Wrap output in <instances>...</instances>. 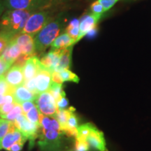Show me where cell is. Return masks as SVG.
<instances>
[{"label":"cell","mask_w":151,"mask_h":151,"mask_svg":"<svg viewBox=\"0 0 151 151\" xmlns=\"http://www.w3.org/2000/svg\"><path fill=\"white\" fill-rule=\"evenodd\" d=\"M63 134H65L55 117L41 113L38 144L41 150H49L59 146Z\"/></svg>","instance_id":"obj_1"},{"label":"cell","mask_w":151,"mask_h":151,"mask_svg":"<svg viewBox=\"0 0 151 151\" xmlns=\"http://www.w3.org/2000/svg\"><path fill=\"white\" fill-rule=\"evenodd\" d=\"M35 11L7 9L0 19V35L14 39L22 32L30 15Z\"/></svg>","instance_id":"obj_2"},{"label":"cell","mask_w":151,"mask_h":151,"mask_svg":"<svg viewBox=\"0 0 151 151\" xmlns=\"http://www.w3.org/2000/svg\"><path fill=\"white\" fill-rule=\"evenodd\" d=\"M62 29V20L60 18L52 20L35 37L36 52H43L51 46Z\"/></svg>","instance_id":"obj_3"},{"label":"cell","mask_w":151,"mask_h":151,"mask_svg":"<svg viewBox=\"0 0 151 151\" xmlns=\"http://www.w3.org/2000/svg\"><path fill=\"white\" fill-rule=\"evenodd\" d=\"M52 20L47 10L37 11L30 15L20 34H28L35 37L49 22Z\"/></svg>","instance_id":"obj_4"},{"label":"cell","mask_w":151,"mask_h":151,"mask_svg":"<svg viewBox=\"0 0 151 151\" xmlns=\"http://www.w3.org/2000/svg\"><path fill=\"white\" fill-rule=\"evenodd\" d=\"M5 8L10 10L37 11L47 10L53 4L47 0H4Z\"/></svg>","instance_id":"obj_5"},{"label":"cell","mask_w":151,"mask_h":151,"mask_svg":"<svg viewBox=\"0 0 151 151\" xmlns=\"http://www.w3.org/2000/svg\"><path fill=\"white\" fill-rule=\"evenodd\" d=\"M15 126L22 132V134L29 141L30 146L32 147L34 142L39 136L40 125L34 124L27 120L25 115L22 113L14 121Z\"/></svg>","instance_id":"obj_6"},{"label":"cell","mask_w":151,"mask_h":151,"mask_svg":"<svg viewBox=\"0 0 151 151\" xmlns=\"http://www.w3.org/2000/svg\"><path fill=\"white\" fill-rule=\"evenodd\" d=\"M35 103L39 112L44 116H55L58 111L56 101L49 92L38 94Z\"/></svg>","instance_id":"obj_7"},{"label":"cell","mask_w":151,"mask_h":151,"mask_svg":"<svg viewBox=\"0 0 151 151\" xmlns=\"http://www.w3.org/2000/svg\"><path fill=\"white\" fill-rule=\"evenodd\" d=\"M52 71L50 69L45 67L44 65L41 68L35 77L36 87H37V93L39 94L44 92H48L50 89L52 83Z\"/></svg>","instance_id":"obj_8"},{"label":"cell","mask_w":151,"mask_h":151,"mask_svg":"<svg viewBox=\"0 0 151 151\" xmlns=\"http://www.w3.org/2000/svg\"><path fill=\"white\" fill-rule=\"evenodd\" d=\"M4 76L8 84L13 88L23 86L25 81L22 71V67L18 66L13 65Z\"/></svg>","instance_id":"obj_9"},{"label":"cell","mask_w":151,"mask_h":151,"mask_svg":"<svg viewBox=\"0 0 151 151\" xmlns=\"http://www.w3.org/2000/svg\"><path fill=\"white\" fill-rule=\"evenodd\" d=\"M27 140V138L22 134V132L15 126L14 123L8 133L4 137L1 141V148L7 150L14 143L18 142L25 143Z\"/></svg>","instance_id":"obj_10"},{"label":"cell","mask_w":151,"mask_h":151,"mask_svg":"<svg viewBox=\"0 0 151 151\" xmlns=\"http://www.w3.org/2000/svg\"><path fill=\"white\" fill-rule=\"evenodd\" d=\"M101 16H96L92 13L84 15L80 20V34L78 38L79 41L83 37L86 36L90 30L97 27V22H99Z\"/></svg>","instance_id":"obj_11"},{"label":"cell","mask_w":151,"mask_h":151,"mask_svg":"<svg viewBox=\"0 0 151 151\" xmlns=\"http://www.w3.org/2000/svg\"><path fill=\"white\" fill-rule=\"evenodd\" d=\"M43 66L42 63L37 56L30 58L22 67L24 80L28 81L35 78Z\"/></svg>","instance_id":"obj_12"},{"label":"cell","mask_w":151,"mask_h":151,"mask_svg":"<svg viewBox=\"0 0 151 151\" xmlns=\"http://www.w3.org/2000/svg\"><path fill=\"white\" fill-rule=\"evenodd\" d=\"M86 141L90 147L99 151H107L106 141L102 132L94 127L86 138Z\"/></svg>","instance_id":"obj_13"},{"label":"cell","mask_w":151,"mask_h":151,"mask_svg":"<svg viewBox=\"0 0 151 151\" xmlns=\"http://www.w3.org/2000/svg\"><path fill=\"white\" fill-rule=\"evenodd\" d=\"M21 50L19 46L16 43L14 39H12L5 50H4L2 54L1 55V57L6 62L12 66L14 65V62L21 54Z\"/></svg>","instance_id":"obj_14"},{"label":"cell","mask_w":151,"mask_h":151,"mask_svg":"<svg viewBox=\"0 0 151 151\" xmlns=\"http://www.w3.org/2000/svg\"><path fill=\"white\" fill-rule=\"evenodd\" d=\"M14 101L16 104H21L25 101H34L35 102L37 96L33 92H30L24 86H20L14 88L12 93Z\"/></svg>","instance_id":"obj_15"},{"label":"cell","mask_w":151,"mask_h":151,"mask_svg":"<svg viewBox=\"0 0 151 151\" xmlns=\"http://www.w3.org/2000/svg\"><path fill=\"white\" fill-rule=\"evenodd\" d=\"M62 49H51L48 53L45 54L41 59L43 65L54 71L58 67Z\"/></svg>","instance_id":"obj_16"},{"label":"cell","mask_w":151,"mask_h":151,"mask_svg":"<svg viewBox=\"0 0 151 151\" xmlns=\"http://www.w3.org/2000/svg\"><path fill=\"white\" fill-rule=\"evenodd\" d=\"M76 43V41L68 35L67 32H65L55 39L50 46L51 49H65L73 46Z\"/></svg>","instance_id":"obj_17"},{"label":"cell","mask_w":151,"mask_h":151,"mask_svg":"<svg viewBox=\"0 0 151 151\" xmlns=\"http://www.w3.org/2000/svg\"><path fill=\"white\" fill-rule=\"evenodd\" d=\"M73 46L68 47L67 48L62 49L61 55H60L59 63L55 71H60L64 69H69L71 67V55L73 51Z\"/></svg>","instance_id":"obj_18"},{"label":"cell","mask_w":151,"mask_h":151,"mask_svg":"<svg viewBox=\"0 0 151 151\" xmlns=\"http://www.w3.org/2000/svg\"><path fill=\"white\" fill-rule=\"evenodd\" d=\"M74 111V108H73V107H69L68 109H61V110H58V112L56 113V114L54 116L56 118L57 120H58V121L59 122L62 130L66 127L67 121L68 120H69V117L71 116V113Z\"/></svg>","instance_id":"obj_19"},{"label":"cell","mask_w":151,"mask_h":151,"mask_svg":"<svg viewBox=\"0 0 151 151\" xmlns=\"http://www.w3.org/2000/svg\"><path fill=\"white\" fill-rule=\"evenodd\" d=\"M80 20L77 18L73 19L71 20L69 24L66 28L67 33L70 37L72 38L73 40L76 41V42H78V38L80 34Z\"/></svg>","instance_id":"obj_20"},{"label":"cell","mask_w":151,"mask_h":151,"mask_svg":"<svg viewBox=\"0 0 151 151\" xmlns=\"http://www.w3.org/2000/svg\"><path fill=\"white\" fill-rule=\"evenodd\" d=\"M48 92L52 94V96L56 101V103L62 97L66 96L65 92L63 90V88H62V84H58L54 82L52 83L51 86H50V89Z\"/></svg>","instance_id":"obj_21"},{"label":"cell","mask_w":151,"mask_h":151,"mask_svg":"<svg viewBox=\"0 0 151 151\" xmlns=\"http://www.w3.org/2000/svg\"><path fill=\"white\" fill-rule=\"evenodd\" d=\"M94 127V126L91 123H86L79 126L77 129L78 132H77V136L76 137V139L78 138V139L86 140V138L88 137Z\"/></svg>","instance_id":"obj_22"},{"label":"cell","mask_w":151,"mask_h":151,"mask_svg":"<svg viewBox=\"0 0 151 151\" xmlns=\"http://www.w3.org/2000/svg\"><path fill=\"white\" fill-rule=\"evenodd\" d=\"M14 41L18 45L20 48L24 47L30 43L35 41V37L28 34H19L14 38Z\"/></svg>","instance_id":"obj_23"},{"label":"cell","mask_w":151,"mask_h":151,"mask_svg":"<svg viewBox=\"0 0 151 151\" xmlns=\"http://www.w3.org/2000/svg\"><path fill=\"white\" fill-rule=\"evenodd\" d=\"M40 114L39 109H38L37 106H35L32 109H31L28 112L25 114L26 118L27 120L32 122L34 124L40 125Z\"/></svg>","instance_id":"obj_24"},{"label":"cell","mask_w":151,"mask_h":151,"mask_svg":"<svg viewBox=\"0 0 151 151\" xmlns=\"http://www.w3.org/2000/svg\"><path fill=\"white\" fill-rule=\"evenodd\" d=\"M58 72L60 73V75L63 82L71 81V82L76 83H78L79 82V78L78 76L69 69H64V70L58 71Z\"/></svg>","instance_id":"obj_25"},{"label":"cell","mask_w":151,"mask_h":151,"mask_svg":"<svg viewBox=\"0 0 151 151\" xmlns=\"http://www.w3.org/2000/svg\"><path fill=\"white\" fill-rule=\"evenodd\" d=\"M22 113H23V112H22L21 105L17 104L16 106L14 107L12 111H10L9 113H7V114L4 115V116H1L0 117H1V118L6 119V120H10V121L14 122V120L17 118V117L20 116V115L22 114Z\"/></svg>","instance_id":"obj_26"},{"label":"cell","mask_w":151,"mask_h":151,"mask_svg":"<svg viewBox=\"0 0 151 151\" xmlns=\"http://www.w3.org/2000/svg\"><path fill=\"white\" fill-rule=\"evenodd\" d=\"M13 124L14 122L0 118V141H1L4 137L8 133Z\"/></svg>","instance_id":"obj_27"},{"label":"cell","mask_w":151,"mask_h":151,"mask_svg":"<svg viewBox=\"0 0 151 151\" xmlns=\"http://www.w3.org/2000/svg\"><path fill=\"white\" fill-rule=\"evenodd\" d=\"M14 88L11 87L5 80L4 76H0V94L5 96L7 94H12Z\"/></svg>","instance_id":"obj_28"},{"label":"cell","mask_w":151,"mask_h":151,"mask_svg":"<svg viewBox=\"0 0 151 151\" xmlns=\"http://www.w3.org/2000/svg\"><path fill=\"white\" fill-rule=\"evenodd\" d=\"M90 11H91L92 14L99 16H101L104 13L103 6L101 5V4L99 3L98 0L94 1L92 4L91 6H90Z\"/></svg>","instance_id":"obj_29"},{"label":"cell","mask_w":151,"mask_h":151,"mask_svg":"<svg viewBox=\"0 0 151 151\" xmlns=\"http://www.w3.org/2000/svg\"><path fill=\"white\" fill-rule=\"evenodd\" d=\"M90 148L89 144L87 142L86 140L76 138V139L75 149L76 151H88Z\"/></svg>","instance_id":"obj_30"},{"label":"cell","mask_w":151,"mask_h":151,"mask_svg":"<svg viewBox=\"0 0 151 151\" xmlns=\"http://www.w3.org/2000/svg\"><path fill=\"white\" fill-rule=\"evenodd\" d=\"M17 104L16 102L5 103L0 105V116L7 114L14 109Z\"/></svg>","instance_id":"obj_31"},{"label":"cell","mask_w":151,"mask_h":151,"mask_svg":"<svg viewBox=\"0 0 151 151\" xmlns=\"http://www.w3.org/2000/svg\"><path fill=\"white\" fill-rule=\"evenodd\" d=\"M32 57L33 56L29 55H25V54L21 53L20 54V55L16 60V61L14 62V65L22 67L24 65V64L26 63V62H27L30 58H32Z\"/></svg>","instance_id":"obj_32"},{"label":"cell","mask_w":151,"mask_h":151,"mask_svg":"<svg viewBox=\"0 0 151 151\" xmlns=\"http://www.w3.org/2000/svg\"><path fill=\"white\" fill-rule=\"evenodd\" d=\"M23 86L25 87L27 90H29L30 92H33V93H35V94L38 95L37 93V87H36V82L35 78L32 79H30V80L24 81Z\"/></svg>","instance_id":"obj_33"},{"label":"cell","mask_w":151,"mask_h":151,"mask_svg":"<svg viewBox=\"0 0 151 151\" xmlns=\"http://www.w3.org/2000/svg\"><path fill=\"white\" fill-rule=\"evenodd\" d=\"M101 5L103 6L104 12L108 11L111 8H112L117 1L119 0H98Z\"/></svg>","instance_id":"obj_34"},{"label":"cell","mask_w":151,"mask_h":151,"mask_svg":"<svg viewBox=\"0 0 151 151\" xmlns=\"http://www.w3.org/2000/svg\"><path fill=\"white\" fill-rule=\"evenodd\" d=\"M11 40H9L8 38H6L4 36L0 35V56L2 54L4 50L8 46V44L10 42Z\"/></svg>","instance_id":"obj_35"},{"label":"cell","mask_w":151,"mask_h":151,"mask_svg":"<svg viewBox=\"0 0 151 151\" xmlns=\"http://www.w3.org/2000/svg\"><path fill=\"white\" fill-rule=\"evenodd\" d=\"M11 67V66L9 65L7 62H6L2 59V58L0 56V76L4 74V73L6 72L10 69Z\"/></svg>","instance_id":"obj_36"},{"label":"cell","mask_w":151,"mask_h":151,"mask_svg":"<svg viewBox=\"0 0 151 151\" xmlns=\"http://www.w3.org/2000/svg\"><path fill=\"white\" fill-rule=\"evenodd\" d=\"M22 112H23V114L25 115L28 111H29L30 109H32L34 106H35V103L34 101H25V102L22 103L21 104Z\"/></svg>","instance_id":"obj_37"},{"label":"cell","mask_w":151,"mask_h":151,"mask_svg":"<svg viewBox=\"0 0 151 151\" xmlns=\"http://www.w3.org/2000/svg\"><path fill=\"white\" fill-rule=\"evenodd\" d=\"M69 105V101L66 99V96L62 97L59 101H57V106H58V110H61V109H65Z\"/></svg>","instance_id":"obj_38"},{"label":"cell","mask_w":151,"mask_h":151,"mask_svg":"<svg viewBox=\"0 0 151 151\" xmlns=\"http://www.w3.org/2000/svg\"><path fill=\"white\" fill-rule=\"evenodd\" d=\"M52 82L56 83L58 84H63V81L60 76V73L58 71H54L52 73Z\"/></svg>","instance_id":"obj_39"},{"label":"cell","mask_w":151,"mask_h":151,"mask_svg":"<svg viewBox=\"0 0 151 151\" xmlns=\"http://www.w3.org/2000/svg\"><path fill=\"white\" fill-rule=\"evenodd\" d=\"M24 143L23 142H18V143H14V144H13L12 146H11L10 148H9L7 149L6 150L8 151H20L23 148V146H24Z\"/></svg>","instance_id":"obj_40"},{"label":"cell","mask_w":151,"mask_h":151,"mask_svg":"<svg viewBox=\"0 0 151 151\" xmlns=\"http://www.w3.org/2000/svg\"><path fill=\"white\" fill-rule=\"evenodd\" d=\"M97 27L94 28V29H92L89 31L87 34L86 36L88 37V38H90V39H92V38L95 37V36L97 35Z\"/></svg>","instance_id":"obj_41"},{"label":"cell","mask_w":151,"mask_h":151,"mask_svg":"<svg viewBox=\"0 0 151 151\" xmlns=\"http://www.w3.org/2000/svg\"><path fill=\"white\" fill-rule=\"evenodd\" d=\"M47 1H50V3H52L54 6L60 4L67 2V1H69V0H47Z\"/></svg>","instance_id":"obj_42"},{"label":"cell","mask_w":151,"mask_h":151,"mask_svg":"<svg viewBox=\"0 0 151 151\" xmlns=\"http://www.w3.org/2000/svg\"><path fill=\"white\" fill-rule=\"evenodd\" d=\"M4 10H5V6H4V4L3 1L2 0H0V19H1V17L2 16Z\"/></svg>","instance_id":"obj_43"},{"label":"cell","mask_w":151,"mask_h":151,"mask_svg":"<svg viewBox=\"0 0 151 151\" xmlns=\"http://www.w3.org/2000/svg\"><path fill=\"white\" fill-rule=\"evenodd\" d=\"M4 104V96L0 94V105Z\"/></svg>","instance_id":"obj_44"},{"label":"cell","mask_w":151,"mask_h":151,"mask_svg":"<svg viewBox=\"0 0 151 151\" xmlns=\"http://www.w3.org/2000/svg\"><path fill=\"white\" fill-rule=\"evenodd\" d=\"M1 149H2V148H1V141H0V150Z\"/></svg>","instance_id":"obj_45"}]
</instances>
